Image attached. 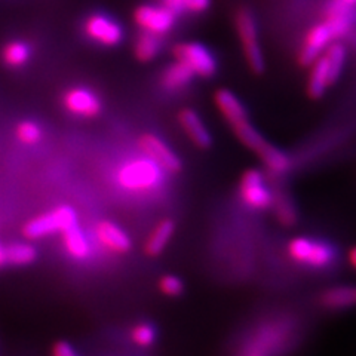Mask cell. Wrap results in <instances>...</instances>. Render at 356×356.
Returning a JSON list of instances; mask_svg holds the SVG:
<instances>
[{
	"mask_svg": "<svg viewBox=\"0 0 356 356\" xmlns=\"http://www.w3.org/2000/svg\"><path fill=\"white\" fill-rule=\"evenodd\" d=\"M346 63V48L341 43H331L319 57L310 64L307 92L312 98H321L327 89L336 83Z\"/></svg>",
	"mask_w": 356,
	"mask_h": 356,
	"instance_id": "cell-1",
	"label": "cell"
},
{
	"mask_svg": "<svg viewBox=\"0 0 356 356\" xmlns=\"http://www.w3.org/2000/svg\"><path fill=\"white\" fill-rule=\"evenodd\" d=\"M163 170L146 158H136L120 166L116 180L124 191L132 193H147L158 188L163 181Z\"/></svg>",
	"mask_w": 356,
	"mask_h": 356,
	"instance_id": "cell-2",
	"label": "cell"
},
{
	"mask_svg": "<svg viewBox=\"0 0 356 356\" xmlns=\"http://www.w3.org/2000/svg\"><path fill=\"white\" fill-rule=\"evenodd\" d=\"M286 254L294 263L314 270H324L337 260V251L327 241L297 236L286 245Z\"/></svg>",
	"mask_w": 356,
	"mask_h": 356,
	"instance_id": "cell-3",
	"label": "cell"
},
{
	"mask_svg": "<svg viewBox=\"0 0 356 356\" xmlns=\"http://www.w3.org/2000/svg\"><path fill=\"white\" fill-rule=\"evenodd\" d=\"M74 225H77L74 208L70 205H60L48 213L29 220L22 227V235L30 241H35L54 235V233H63Z\"/></svg>",
	"mask_w": 356,
	"mask_h": 356,
	"instance_id": "cell-4",
	"label": "cell"
},
{
	"mask_svg": "<svg viewBox=\"0 0 356 356\" xmlns=\"http://www.w3.org/2000/svg\"><path fill=\"white\" fill-rule=\"evenodd\" d=\"M236 31L250 69L255 73L264 70V57L259 42V27L250 9H241L236 14Z\"/></svg>",
	"mask_w": 356,
	"mask_h": 356,
	"instance_id": "cell-5",
	"label": "cell"
},
{
	"mask_svg": "<svg viewBox=\"0 0 356 356\" xmlns=\"http://www.w3.org/2000/svg\"><path fill=\"white\" fill-rule=\"evenodd\" d=\"M239 197L242 204L254 211L272 208L273 192L267 186L264 174L260 170H247L239 180Z\"/></svg>",
	"mask_w": 356,
	"mask_h": 356,
	"instance_id": "cell-6",
	"label": "cell"
},
{
	"mask_svg": "<svg viewBox=\"0 0 356 356\" xmlns=\"http://www.w3.org/2000/svg\"><path fill=\"white\" fill-rule=\"evenodd\" d=\"M177 61L186 64L199 77H213L217 72V60L205 44L197 42H184L174 48Z\"/></svg>",
	"mask_w": 356,
	"mask_h": 356,
	"instance_id": "cell-7",
	"label": "cell"
},
{
	"mask_svg": "<svg viewBox=\"0 0 356 356\" xmlns=\"http://www.w3.org/2000/svg\"><path fill=\"white\" fill-rule=\"evenodd\" d=\"M83 31L89 40L111 48L124 40V29L116 19L106 14H91L83 22Z\"/></svg>",
	"mask_w": 356,
	"mask_h": 356,
	"instance_id": "cell-8",
	"label": "cell"
},
{
	"mask_svg": "<svg viewBox=\"0 0 356 356\" xmlns=\"http://www.w3.org/2000/svg\"><path fill=\"white\" fill-rule=\"evenodd\" d=\"M134 19L143 31L162 38L174 29L177 14L163 5H141L134 13Z\"/></svg>",
	"mask_w": 356,
	"mask_h": 356,
	"instance_id": "cell-9",
	"label": "cell"
},
{
	"mask_svg": "<svg viewBox=\"0 0 356 356\" xmlns=\"http://www.w3.org/2000/svg\"><path fill=\"white\" fill-rule=\"evenodd\" d=\"M138 149L144 156L158 163L165 172L178 174L183 170L181 159L168 144L154 134H143L138 138Z\"/></svg>",
	"mask_w": 356,
	"mask_h": 356,
	"instance_id": "cell-10",
	"label": "cell"
},
{
	"mask_svg": "<svg viewBox=\"0 0 356 356\" xmlns=\"http://www.w3.org/2000/svg\"><path fill=\"white\" fill-rule=\"evenodd\" d=\"M64 108L77 118H95L103 110L102 99L86 88H70L63 95Z\"/></svg>",
	"mask_w": 356,
	"mask_h": 356,
	"instance_id": "cell-11",
	"label": "cell"
},
{
	"mask_svg": "<svg viewBox=\"0 0 356 356\" xmlns=\"http://www.w3.org/2000/svg\"><path fill=\"white\" fill-rule=\"evenodd\" d=\"M334 39H336V35H334V31L327 21L319 22V24L312 27L307 31L302 49H300L298 54L300 64L310 65L328 48V44H331Z\"/></svg>",
	"mask_w": 356,
	"mask_h": 356,
	"instance_id": "cell-12",
	"label": "cell"
},
{
	"mask_svg": "<svg viewBox=\"0 0 356 356\" xmlns=\"http://www.w3.org/2000/svg\"><path fill=\"white\" fill-rule=\"evenodd\" d=\"M95 238L104 250L113 254H127L132 247L128 233L118 226L116 222L108 220H102L97 222Z\"/></svg>",
	"mask_w": 356,
	"mask_h": 356,
	"instance_id": "cell-13",
	"label": "cell"
},
{
	"mask_svg": "<svg viewBox=\"0 0 356 356\" xmlns=\"http://www.w3.org/2000/svg\"><path fill=\"white\" fill-rule=\"evenodd\" d=\"M178 124L181 125L184 134L196 147L207 150L213 146V137H211L202 118L193 108H183L178 113Z\"/></svg>",
	"mask_w": 356,
	"mask_h": 356,
	"instance_id": "cell-14",
	"label": "cell"
},
{
	"mask_svg": "<svg viewBox=\"0 0 356 356\" xmlns=\"http://www.w3.org/2000/svg\"><path fill=\"white\" fill-rule=\"evenodd\" d=\"M214 103L230 127L248 119V111L245 108L243 103L238 98V95L226 88L218 89L214 94Z\"/></svg>",
	"mask_w": 356,
	"mask_h": 356,
	"instance_id": "cell-15",
	"label": "cell"
},
{
	"mask_svg": "<svg viewBox=\"0 0 356 356\" xmlns=\"http://www.w3.org/2000/svg\"><path fill=\"white\" fill-rule=\"evenodd\" d=\"M319 303L328 310H343L356 306V286L341 285L332 286L322 291L319 296Z\"/></svg>",
	"mask_w": 356,
	"mask_h": 356,
	"instance_id": "cell-16",
	"label": "cell"
},
{
	"mask_svg": "<svg viewBox=\"0 0 356 356\" xmlns=\"http://www.w3.org/2000/svg\"><path fill=\"white\" fill-rule=\"evenodd\" d=\"M174 232L175 222L172 220L166 218L159 221L150 232L146 243H144V252H146V255H149V257H158V255H161L165 248L168 247Z\"/></svg>",
	"mask_w": 356,
	"mask_h": 356,
	"instance_id": "cell-17",
	"label": "cell"
},
{
	"mask_svg": "<svg viewBox=\"0 0 356 356\" xmlns=\"http://www.w3.org/2000/svg\"><path fill=\"white\" fill-rule=\"evenodd\" d=\"M285 337L286 331L282 327L266 328L243 356H270L275 349L282 346Z\"/></svg>",
	"mask_w": 356,
	"mask_h": 356,
	"instance_id": "cell-18",
	"label": "cell"
},
{
	"mask_svg": "<svg viewBox=\"0 0 356 356\" xmlns=\"http://www.w3.org/2000/svg\"><path fill=\"white\" fill-rule=\"evenodd\" d=\"M61 235H63L64 248L72 259L82 261L91 255V243H89L86 235L79 226L74 225L67 230H64Z\"/></svg>",
	"mask_w": 356,
	"mask_h": 356,
	"instance_id": "cell-19",
	"label": "cell"
},
{
	"mask_svg": "<svg viewBox=\"0 0 356 356\" xmlns=\"http://www.w3.org/2000/svg\"><path fill=\"white\" fill-rule=\"evenodd\" d=\"M193 72L180 61L170 64L161 76V83L168 91H180L193 81Z\"/></svg>",
	"mask_w": 356,
	"mask_h": 356,
	"instance_id": "cell-20",
	"label": "cell"
},
{
	"mask_svg": "<svg viewBox=\"0 0 356 356\" xmlns=\"http://www.w3.org/2000/svg\"><path fill=\"white\" fill-rule=\"evenodd\" d=\"M257 156L264 163L267 171L273 175H284L291 168V159H289V156L270 143H267L257 153Z\"/></svg>",
	"mask_w": 356,
	"mask_h": 356,
	"instance_id": "cell-21",
	"label": "cell"
},
{
	"mask_svg": "<svg viewBox=\"0 0 356 356\" xmlns=\"http://www.w3.org/2000/svg\"><path fill=\"white\" fill-rule=\"evenodd\" d=\"M276 220L285 227H291L298 221V209L293 197L284 191L273 192V204Z\"/></svg>",
	"mask_w": 356,
	"mask_h": 356,
	"instance_id": "cell-22",
	"label": "cell"
},
{
	"mask_svg": "<svg viewBox=\"0 0 356 356\" xmlns=\"http://www.w3.org/2000/svg\"><path fill=\"white\" fill-rule=\"evenodd\" d=\"M2 63L9 69H19L26 65L31 58V49L26 42L22 40H10L2 48L0 54Z\"/></svg>",
	"mask_w": 356,
	"mask_h": 356,
	"instance_id": "cell-23",
	"label": "cell"
},
{
	"mask_svg": "<svg viewBox=\"0 0 356 356\" xmlns=\"http://www.w3.org/2000/svg\"><path fill=\"white\" fill-rule=\"evenodd\" d=\"M232 129H233V132H235V136L238 137V140L243 144V146L252 150L255 154H257L266 146V144L269 143L259 132V129L251 124L250 119L232 125Z\"/></svg>",
	"mask_w": 356,
	"mask_h": 356,
	"instance_id": "cell-24",
	"label": "cell"
},
{
	"mask_svg": "<svg viewBox=\"0 0 356 356\" xmlns=\"http://www.w3.org/2000/svg\"><path fill=\"white\" fill-rule=\"evenodd\" d=\"M162 48V39L158 35L149 31H143L134 44V54L138 61L149 63L158 57Z\"/></svg>",
	"mask_w": 356,
	"mask_h": 356,
	"instance_id": "cell-25",
	"label": "cell"
},
{
	"mask_svg": "<svg viewBox=\"0 0 356 356\" xmlns=\"http://www.w3.org/2000/svg\"><path fill=\"white\" fill-rule=\"evenodd\" d=\"M6 263L13 266H29L38 259V251L29 242H14L5 247Z\"/></svg>",
	"mask_w": 356,
	"mask_h": 356,
	"instance_id": "cell-26",
	"label": "cell"
},
{
	"mask_svg": "<svg viewBox=\"0 0 356 356\" xmlns=\"http://www.w3.org/2000/svg\"><path fill=\"white\" fill-rule=\"evenodd\" d=\"M15 137L19 143L26 144V146H35L42 140L43 131L38 122L22 120L15 128Z\"/></svg>",
	"mask_w": 356,
	"mask_h": 356,
	"instance_id": "cell-27",
	"label": "cell"
},
{
	"mask_svg": "<svg viewBox=\"0 0 356 356\" xmlns=\"http://www.w3.org/2000/svg\"><path fill=\"white\" fill-rule=\"evenodd\" d=\"M131 340L140 348H150L156 341V330L147 322H140L131 330Z\"/></svg>",
	"mask_w": 356,
	"mask_h": 356,
	"instance_id": "cell-28",
	"label": "cell"
},
{
	"mask_svg": "<svg viewBox=\"0 0 356 356\" xmlns=\"http://www.w3.org/2000/svg\"><path fill=\"white\" fill-rule=\"evenodd\" d=\"M158 286L162 294L170 297H178L184 291V282L181 281V277L175 275H163L158 282Z\"/></svg>",
	"mask_w": 356,
	"mask_h": 356,
	"instance_id": "cell-29",
	"label": "cell"
},
{
	"mask_svg": "<svg viewBox=\"0 0 356 356\" xmlns=\"http://www.w3.org/2000/svg\"><path fill=\"white\" fill-rule=\"evenodd\" d=\"M211 6V0H184V13L202 14Z\"/></svg>",
	"mask_w": 356,
	"mask_h": 356,
	"instance_id": "cell-30",
	"label": "cell"
},
{
	"mask_svg": "<svg viewBox=\"0 0 356 356\" xmlns=\"http://www.w3.org/2000/svg\"><path fill=\"white\" fill-rule=\"evenodd\" d=\"M52 356H79L70 343L57 341L52 348Z\"/></svg>",
	"mask_w": 356,
	"mask_h": 356,
	"instance_id": "cell-31",
	"label": "cell"
},
{
	"mask_svg": "<svg viewBox=\"0 0 356 356\" xmlns=\"http://www.w3.org/2000/svg\"><path fill=\"white\" fill-rule=\"evenodd\" d=\"M162 5L170 8L175 14H183L184 13V0H161Z\"/></svg>",
	"mask_w": 356,
	"mask_h": 356,
	"instance_id": "cell-32",
	"label": "cell"
},
{
	"mask_svg": "<svg viewBox=\"0 0 356 356\" xmlns=\"http://www.w3.org/2000/svg\"><path fill=\"white\" fill-rule=\"evenodd\" d=\"M332 5L340 6V8H346V9H353L356 6V0H332Z\"/></svg>",
	"mask_w": 356,
	"mask_h": 356,
	"instance_id": "cell-33",
	"label": "cell"
},
{
	"mask_svg": "<svg viewBox=\"0 0 356 356\" xmlns=\"http://www.w3.org/2000/svg\"><path fill=\"white\" fill-rule=\"evenodd\" d=\"M348 260H349V264L356 270V247L350 248V251L348 254Z\"/></svg>",
	"mask_w": 356,
	"mask_h": 356,
	"instance_id": "cell-34",
	"label": "cell"
},
{
	"mask_svg": "<svg viewBox=\"0 0 356 356\" xmlns=\"http://www.w3.org/2000/svg\"><path fill=\"white\" fill-rule=\"evenodd\" d=\"M8 263H6V255H5V248L2 247V245H0V267H3V266H6Z\"/></svg>",
	"mask_w": 356,
	"mask_h": 356,
	"instance_id": "cell-35",
	"label": "cell"
}]
</instances>
